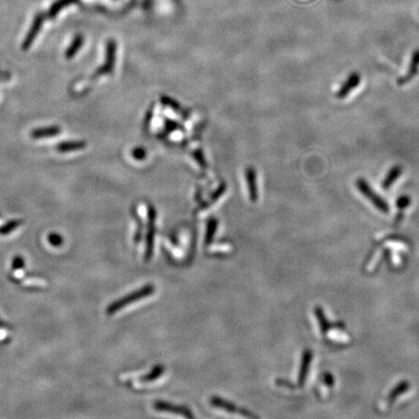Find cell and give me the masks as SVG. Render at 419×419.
<instances>
[{
	"label": "cell",
	"instance_id": "cell-8",
	"mask_svg": "<svg viewBox=\"0 0 419 419\" xmlns=\"http://www.w3.org/2000/svg\"><path fill=\"white\" fill-rule=\"evenodd\" d=\"M314 314L315 316L319 322V326H320V331L322 333V335H326V333L331 329V328H335L338 327L340 329H344L345 328V324L343 322H337V323H330L327 319V317L325 316L324 312L320 307H315L314 308Z\"/></svg>",
	"mask_w": 419,
	"mask_h": 419
},
{
	"label": "cell",
	"instance_id": "cell-17",
	"mask_svg": "<svg viewBox=\"0 0 419 419\" xmlns=\"http://www.w3.org/2000/svg\"><path fill=\"white\" fill-rule=\"evenodd\" d=\"M323 380H324L326 385H328V386H332V385L334 384V382H335L334 377H333L331 374H329V373H326V374H324V376H323Z\"/></svg>",
	"mask_w": 419,
	"mask_h": 419
},
{
	"label": "cell",
	"instance_id": "cell-16",
	"mask_svg": "<svg viewBox=\"0 0 419 419\" xmlns=\"http://www.w3.org/2000/svg\"><path fill=\"white\" fill-rule=\"evenodd\" d=\"M409 204H410V198L408 195H402V196L399 197L398 200H397V207H398V209L400 210L401 213L399 214L397 218H396V222L397 223H399L403 219L402 212L406 209L407 207H409Z\"/></svg>",
	"mask_w": 419,
	"mask_h": 419
},
{
	"label": "cell",
	"instance_id": "cell-1",
	"mask_svg": "<svg viewBox=\"0 0 419 419\" xmlns=\"http://www.w3.org/2000/svg\"><path fill=\"white\" fill-rule=\"evenodd\" d=\"M155 291H156V288L153 284L145 285L143 288L136 290L133 293L129 294L128 296H126L125 298H122V299L114 302L110 307H108L107 313H108V314H115V313L118 312L121 309L125 308L126 306L132 304V303L136 302L138 300H141V299H144L146 297L151 296Z\"/></svg>",
	"mask_w": 419,
	"mask_h": 419
},
{
	"label": "cell",
	"instance_id": "cell-3",
	"mask_svg": "<svg viewBox=\"0 0 419 419\" xmlns=\"http://www.w3.org/2000/svg\"><path fill=\"white\" fill-rule=\"evenodd\" d=\"M156 211L151 208L148 211V224H147V236H146V252H145V260L148 261L154 252V239L156 234Z\"/></svg>",
	"mask_w": 419,
	"mask_h": 419
},
{
	"label": "cell",
	"instance_id": "cell-9",
	"mask_svg": "<svg viewBox=\"0 0 419 419\" xmlns=\"http://www.w3.org/2000/svg\"><path fill=\"white\" fill-rule=\"evenodd\" d=\"M312 360H313V352L309 349L305 350L303 356H302V362H301L299 377H298V383L300 386H303L306 382V378L308 377V373L310 370Z\"/></svg>",
	"mask_w": 419,
	"mask_h": 419
},
{
	"label": "cell",
	"instance_id": "cell-5",
	"mask_svg": "<svg viewBox=\"0 0 419 419\" xmlns=\"http://www.w3.org/2000/svg\"><path fill=\"white\" fill-rule=\"evenodd\" d=\"M360 82H361V76L358 72H352L350 75H348L345 83L342 84L340 89L337 92L336 94L337 98L339 99L346 98L347 95L359 85Z\"/></svg>",
	"mask_w": 419,
	"mask_h": 419
},
{
	"label": "cell",
	"instance_id": "cell-2",
	"mask_svg": "<svg viewBox=\"0 0 419 419\" xmlns=\"http://www.w3.org/2000/svg\"><path fill=\"white\" fill-rule=\"evenodd\" d=\"M355 185L358 190L363 194V196H365L378 211L384 214L389 213V206L386 201L382 197H380L377 192L371 188V186L365 178H357Z\"/></svg>",
	"mask_w": 419,
	"mask_h": 419
},
{
	"label": "cell",
	"instance_id": "cell-15",
	"mask_svg": "<svg viewBox=\"0 0 419 419\" xmlns=\"http://www.w3.org/2000/svg\"><path fill=\"white\" fill-rule=\"evenodd\" d=\"M218 227V221L214 219L210 220L208 222V228H207V232H206V237H205V245L209 246L212 244L214 236H215V232L217 230Z\"/></svg>",
	"mask_w": 419,
	"mask_h": 419
},
{
	"label": "cell",
	"instance_id": "cell-10",
	"mask_svg": "<svg viewBox=\"0 0 419 419\" xmlns=\"http://www.w3.org/2000/svg\"><path fill=\"white\" fill-rule=\"evenodd\" d=\"M44 18H45V15H44L43 13H41V12L38 13V14H36V16H35V18H34V20H33L32 28H31V31L28 32V34H27V36H26V39H25V41H24V47H25V48L33 41V39L35 38V36L37 35V33L40 31V28H41V26H42L43 21H44Z\"/></svg>",
	"mask_w": 419,
	"mask_h": 419
},
{
	"label": "cell",
	"instance_id": "cell-6",
	"mask_svg": "<svg viewBox=\"0 0 419 419\" xmlns=\"http://www.w3.org/2000/svg\"><path fill=\"white\" fill-rule=\"evenodd\" d=\"M154 408L159 410V411H165V412H171V413H175V414H179L183 415L185 417L188 418H193L194 415L192 414V412L190 411V409L183 407V406H175L172 404H169L166 402H162V401H157L154 404Z\"/></svg>",
	"mask_w": 419,
	"mask_h": 419
},
{
	"label": "cell",
	"instance_id": "cell-13",
	"mask_svg": "<svg viewBox=\"0 0 419 419\" xmlns=\"http://www.w3.org/2000/svg\"><path fill=\"white\" fill-rule=\"evenodd\" d=\"M409 383L408 381L404 380L401 381L398 385H396L395 387L391 390V392L388 395V401L390 404H392L396 399L398 398L399 396L405 392H407L409 390Z\"/></svg>",
	"mask_w": 419,
	"mask_h": 419
},
{
	"label": "cell",
	"instance_id": "cell-14",
	"mask_svg": "<svg viewBox=\"0 0 419 419\" xmlns=\"http://www.w3.org/2000/svg\"><path fill=\"white\" fill-rule=\"evenodd\" d=\"M164 371H165V368H164V367L161 366V365L156 366L147 375L144 376V377L141 378V382L147 383V382L155 381L158 377H161V376L164 374Z\"/></svg>",
	"mask_w": 419,
	"mask_h": 419
},
{
	"label": "cell",
	"instance_id": "cell-7",
	"mask_svg": "<svg viewBox=\"0 0 419 419\" xmlns=\"http://www.w3.org/2000/svg\"><path fill=\"white\" fill-rule=\"evenodd\" d=\"M419 71V49L415 50L411 54L410 63H409V70L405 76L400 77L397 81L399 85H404L410 82L417 74Z\"/></svg>",
	"mask_w": 419,
	"mask_h": 419
},
{
	"label": "cell",
	"instance_id": "cell-18",
	"mask_svg": "<svg viewBox=\"0 0 419 419\" xmlns=\"http://www.w3.org/2000/svg\"><path fill=\"white\" fill-rule=\"evenodd\" d=\"M276 383L278 384V385H281V386H284V387L287 388H291V389H293V384L291 383V382H289V381H287V380H285V379H277L276 380Z\"/></svg>",
	"mask_w": 419,
	"mask_h": 419
},
{
	"label": "cell",
	"instance_id": "cell-4",
	"mask_svg": "<svg viewBox=\"0 0 419 419\" xmlns=\"http://www.w3.org/2000/svg\"><path fill=\"white\" fill-rule=\"evenodd\" d=\"M211 404L212 406L219 408L220 409H224L228 412H232V413H239L242 414L243 416L246 417H256L254 414H252L249 410L244 409H239L237 406H235L234 404H232L230 402L223 400V399L219 398V397H213L211 399Z\"/></svg>",
	"mask_w": 419,
	"mask_h": 419
},
{
	"label": "cell",
	"instance_id": "cell-12",
	"mask_svg": "<svg viewBox=\"0 0 419 419\" xmlns=\"http://www.w3.org/2000/svg\"><path fill=\"white\" fill-rule=\"evenodd\" d=\"M78 2H80V0H56L52 3V6L49 10V13H48V16H49V18H52H52L56 17V15L63 10V8L67 7L69 5H72V4H76Z\"/></svg>",
	"mask_w": 419,
	"mask_h": 419
},
{
	"label": "cell",
	"instance_id": "cell-11",
	"mask_svg": "<svg viewBox=\"0 0 419 419\" xmlns=\"http://www.w3.org/2000/svg\"><path fill=\"white\" fill-rule=\"evenodd\" d=\"M403 172V167L401 165H395L388 171L385 178L382 182V188L384 189H389L392 185L398 179Z\"/></svg>",
	"mask_w": 419,
	"mask_h": 419
}]
</instances>
